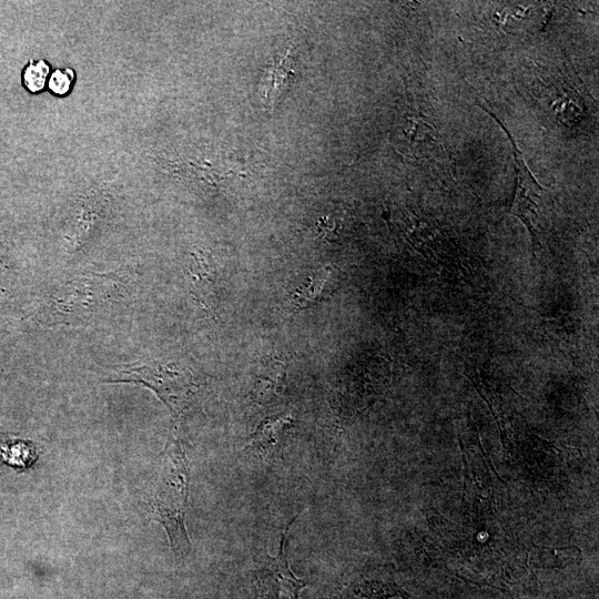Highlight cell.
I'll return each mask as SVG.
<instances>
[{"label": "cell", "mask_w": 599, "mask_h": 599, "mask_svg": "<svg viewBox=\"0 0 599 599\" xmlns=\"http://www.w3.org/2000/svg\"><path fill=\"white\" fill-rule=\"evenodd\" d=\"M73 80L74 71L72 69H55L50 75L48 85L54 94L64 95L70 91Z\"/></svg>", "instance_id": "9c48e42d"}, {"label": "cell", "mask_w": 599, "mask_h": 599, "mask_svg": "<svg viewBox=\"0 0 599 599\" xmlns=\"http://www.w3.org/2000/svg\"><path fill=\"white\" fill-rule=\"evenodd\" d=\"M295 518L291 520V524L287 525L282 534L278 554L274 557L266 556L263 566V573L271 577L278 585L282 599H298L300 591L306 585L302 579L296 578L292 573L285 556V535Z\"/></svg>", "instance_id": "8992f818"}, {"label": "cell", "mask_w": 599, "mask_h": 599, "mask_svg": "<svg viewBox=\"0 0 599 599\" xmlns=\"http://www.w3.org/2000/svg\"><path fill=\"white\" fill-rule=\"evenodd\" d=\"M189 478L184 451L177 439L170 437L161 457L150 507L153 519L165 528L172 550L180 555H184L191 549L184 526Z\"/></svg>", "instance_id": "6da1fadb"}, {"label": "cell", "mask_w": 599, "mask_h": 599, "mask_svg": "<svg viewBox=\"0 0 599 599\" xmlns=\"http://www.w3.org/2000/svg\"><path fill=\"white\" fill-rule=\"evenodd\" d=\"M407 599V593L395 582L392 573L383 567L355 573L339 590L325 599Z\"/></svg>", "instance_id": "5b68a950"}, {"label": "cell", "mask_w": 599, "mask_h": 599, "mask_svg": "<svg viewBox=\"0 0 599 599\" xmlns=\"http://www.w3.org/2000/svg\"><path fill=\"white\" fill-rule=\"evenodd\" d=\"M50 65L43 60H30L22 70V83L24 88L37 93L47 84Z\"/></svg>", "instance_id": "52a82bcc"}, {"label": "cell", "mask_w": 599, "mask_h": 599, "mask_svg": "<svg viewBox=\"0 0 599 599\" xmlns=\"http://www.w3.org/2000/svg\"><path fill=\"white\" fill-rule=\"evenodd\" d=\"M115 278L106 274L77 276L48 301V323H74L91 317L112 298Z\"/></svg>", "instance_id": "3957f363"}, {"label": "cell", "mask_w": 599, "mask_h": 599, "mask_svg": "<svg viewBox=\"0 0 599 599\" xmlns=\"http://www.w3.org/2000/svg\"><path fill=\"white\" fill-rule=\"evenodd\" d=\"M502 13V24L505 29H524L531 23H535L534 21H539L534 19V16L539 13L534 7H509L506 8Z\"/></svg>", "instance_id": "ba28073f"}, {"label": "cell", "mask_w": 599, "mask_h": 599, "mask_svg": "<svg viewBox=\"0 0 599 599\" xmlns=\"http://www.w3.org/2000/svg\"><path fill=\"white\" fill-rule=\"evenodd\" d=\"M104 379L110 383L140 384L163 402L174 417L181 416L192 402L196 390L193 374L175 362L150 359L110 368Z\"/></svg>", "instance_id": "7a4b0ae2"}, {"label": "cell", "mask_w": 599, "mask_h": 599, "mask_svg": "<svg viewBox=\"0 0 599 599\" xmlns=\"http://www.w3.org/2000/svg\"><path fill=\"white\" fill-rule=\"evenodd\" d=\"M479 106L483 108L487 113H489L496 120V122L500 124L512 145L511 149L514 153L516 169V187L514 201L510 207V213L518 217L525 224L532 237L534 247H536L539 242L536 224L540 219L541 209L544 206V201L548 190L541 186L535 179V176L531 174L530 170L526 164L522 153L517 146L514 136L505 126V124H502L500 119L489 109L483 106L481 104Z\"/></svg>", "instance_id": "277c9868"}]
</instances>
